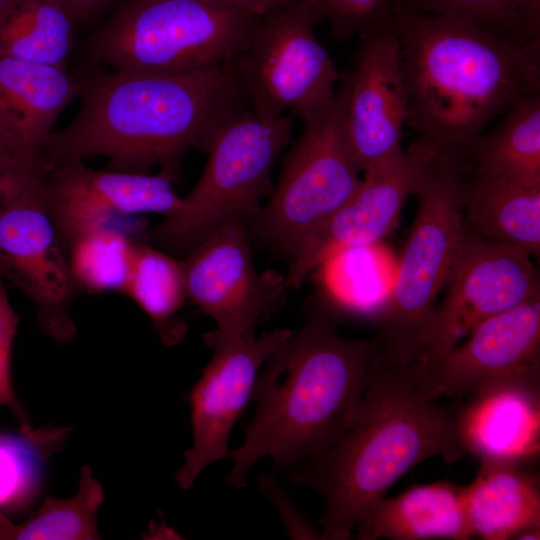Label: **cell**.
Wrapping results in <instances>:
<instances>
[{
	"instance_id": "23",
	"label": "cell",
	"mask_w": 540,
	"mask_h": 540,
	"mask_svg": "<svg viewBox=\"0 0 540 540\" xmlns=\"http://www.w3.org/2000/svg\"><path fill=\"white\" fill-rule=\"evenodd\" d=\"M466 163L473 171L540 183V93L515 101L497 124L479 134Z\"/></svg>"
},
{
	"instance_id": "24",
	"label": "cell",
	"mask_w": 540,
	"mask_h": 540,
	"mask_svg": "<svg viewBox=\"0 0 540 540\" xmlns=\"http://www.w3.org/2000/svg\"><path fill=\"white\" fill-rule=\"evenodd\" d=\"M74 27L61 0H5L0 6V56L66 70Z\"/></svg>"
},
{
	"instance_id": "4",
	"label": "cell",
	"mask_w": 540,
	"mask_h": 540,
	"mask_svg": "<svg viewBox=\"0 0 540 540\" xmlns=\"http://www.w3.org/2000/svg\"><path fill=\"white\" fill-rule=\"evenodd\" d=\"M336 320L328 309H314L265 361L244 441L229 452V485L245 486L248 470L262 457L281 469L324 452L358 418L379 338H344Z\"/></svg>"
},
{
	"instance_id": "10",
	"label": "cell",
	"mask_w": 540,
	"mask_h": 540,
	"mask_svg": "<svg viewBox=\"0 0 540 540\" xmlns=\"http://www.w3.org/2000/svg\"><path fill=\"white\" fill-rule=\"evenodd\" d=\"M0 277L28 297L47 336L61 344L75 338L70 310L80 290L44 202L39 159L0 180Z\"/></svg>"
},
{
	"instance_id": "34",
	"label": "cell",
	"mask_w": 540,
	"mask_h": 540,
	"mask_svg": "<svg viewBox=\"0 0 540 540\" xmlns=\"http://www.w3.org/2000/svg\"><path fill=\"white\" fill-rule=\"evenodd\" d=\"M254 14L261 15L265 12L294 4L300 0H233Z\"/></svg>"
},
{
	"instance_id": "5",
	"label": "cell",
	"mask_w": 540,
	"mask_h": 540,
	"mask_svg": "<svg viewBox=\"0 0 540 540\" xmlns=\"http://www.w3.org/2000/svg\"><path fill=\"white\" fill-rule=\"evenodd\" d=\"M259 15L233 0H126L86 44L91 65L176 75L223 65Z\"/></svg>"
},
{
	"instance_id": "28",
	"label": "cell",
	"mask_w": 540,
	"mask_h": 540,
	"mask_svg": "<svg viewBox=\"0 0 540 540\" xmlns=\"http://www.w3.org/2000/svg\"><path fill=\"white\" fill-rule=\"evenodd\" d=\"M133 246L124 233L110 225L90 229L72 240L66 253L79 290L90 294L123 292Z\"/></svg>"
},
{
	"instance_id": "21",
	"label": "cell",
	"mask_w": 540,
	"mask_h": 540,
	"mask_svg": "<svg viewBox=\"0 0 540 540\" xmlns=\"http://www.w3.org/2000/svg\"><path fill=\"white\" fill-rule=\"evenodd\" d=\"M465 486L466 509L473 538L516 539L523 531L540 528V478L520 464L480 460Z\"/></svg>"
},
{
	"instance_id": "25",
	"label": "cell",
	"mask_w": 540,
	"mask_h": 540,
	"mask_svg": "<svg viewBox=\"0 0 540 540\" xmlns=\"http://www.w3.org/2000/svg\"><path fill=\"white\" fill-rule=\"evenodd\" d=\"M123 293L147 314L164 344L184 337L186 327L175 318L187 299L181 260L154 245L134 243Z\"/></svg>"
},
{
	"instance_id": "2",
	"label": "cell",
	"mask_w": 540,
	"mask_h": 540,
	"mask_svg": "<svg viewBox=\"0 0 540 540\" xmlns=\"http://www.w3.org/2000/svg\"><path fill=\"white\" fill-rule=\"evenodd\" d=\"M408 94L407 125L437 155L466 163L468 149L518 99L540 93V38L519 44L466 18L394 1Z\"/></svg>"
},
{
	"instance_id": "33",
	"label": "cell",
	"mask_w": 540,
	"mask_h": 540,
	"mask_svg": "<svg viewBox=\"0 0 540 540\" xmlns=\"http://www.w3.org/2000/svg\"><path fill=\"white\" fill-rule=\"evenodd\" d=\"M74 26L100 12L113 0H61Z\"/></svg>"
},
{
	"instance_id": "16",
	"label": "cell",
	"mask_w": 540,
	"mask_h": 540,
	"mask_svg": "<svg viewBox=\"0 0 540 540\" xmlns=\"http://www.w3.org/2000/svg\"><path fill=\"white\" fill-rule=\"evenodd\" d=\"M246 223L231 220L181 260L187 298L216 323L217 330L251 339L284 291L283 280L265 278L254 267Z\"/></svg>"
},
{
	"instance_id": "31",
	"label": "cell",
	"mask_w": 540,
	"mask_h": 540,
	"mask_svg": "<svg viewBox=\"0 0 540 540\" xmlns=\"http://www.w3.org/2000/svg\"><path fill=\"white\" fill-rule=\"evenodd\" d=\"M19 316L13 309L7 291L0 281V408L7 407L20 421L22 429L30 428L26 412L20 404L12 383L11 359Z\"/></svg>"
},
{
	"instance_id": "7",
	"label": "cell",
	"mask_w": 540,
	"mask_h": 540,
	"mask_svg": "<svg viewBox=\"0 0 540 540\" xmlns=\"http://www.w3.org/2000/svg\"><path fill=\"white\" fill-rule=\"evenodd\" d=\"M466 166L436 154L413 195L417 207L410 234L392 289L374 319L380 349L398 366L415 361L460 249Z\"/></svg>"
},
{
	"instance_id": "29",
	"label": "cell",
	"mask_w": 540,
	"mask_h": 540,
	"mask_svg": "<svg viewBox=\"0 0 540 540\" xmlns=\"http://www.w3.org/2000/svg\"><path fill=\"white\" fill-rule=\"evenodd\" d=\"M425 13L466 18L484 29L513 42L526 44L521 0H396Z\"/></svg>"
},
{
	"instance_id": "37",
	"label": "cell",
	"mask_w": 540,
	"mask_h": 540,
	"mask_svg": "<svg viewBox=\"0 0 540 540\" xmlns=\"http://www.w3.org/2000/svg\"><path fill=\"white\" fill-rule=\"evenodd\" d=\"M5 0H0V6L4 3Z\"/></svg>"
},
{
	"instance_id": "3",
	"label": "cell",
	"mask_w": 540,
	"mask_h": 540,
	"mask_svg": "<svg viewBox=\"0 0 540 540\" xmlns=\"http://www.w3.org/2000/svg\"><path fill=\"white\" fill-rule=\"evenodd\" d=\"M458 405L459 398L441 404L428 396L378 345L354 424L334 445L290 473L292 483L316 490L325 501L322 538L351 539L373 503L425 459L441 456L453 462L464 456Z\"/></svg>"
},
{
	"instance_id": "1",
	"label": "cell",
	"mask_w": 540,
	"mask_h": 540,
	"mask_svg": "<svg viewBox=\"0 0 540 540\" xmlns=\"http://www.w3.org/2000/svg\"><path fill=\"white\" fill-rule=\"evenodd\" d=\"M79 98L75 118L43 141V162L104 157L105 169L147 174L158 166L174 183L188 149L206 151L218 127L247 106L225 64L176 75L95 70Z\"/></svg>"
},
{
	"instance_id": "18",
	"label": "cell",
	"mask_w": 540,
	"mask_h": 540,
	"mask_svg": "<svg viewBox=\"0 0 540 540\" xmlns=\"http://www.w3.org/2000/svg\"><path fill=\"white\" fill-rule=\"evenodd\" d=\"M85 83L86 74L75 78L56 66L0 56V146L23 162H35Z\"/></svg>"
},
{
	"instance_id": "6",
	"label": "cell",
	"mask_w": 540,
	"mask_h": 540,
	"mask_svg": "<svg viewBox=\"0 0 540 540\" xmlns=\"http://www.w3.org/2000/svg\"><path fill=\"white\" fill-rule=\"evenodd\" d=\"M293 117L260 115L245 106L216 130L198 182L180 209L148 234L165 251L189 252L231 220L249 225L271 195L272 169L293 141Z\"/></svg>"
},
{
	"instance_id": "27",
	"label": "cell",
	"mask_w": 540,
	"mask_h": 540,
	"mask_svg": "<svg viewBox=\"0 0 540 540\" xmlns=\"http://www.w3.org/2000/svg\"><path fill=\"white\" fill-rule=\"evenodd\" d=\"M67 427L0 431V511L27 508L37 496L48 458L64 443Z\"/></svg>"
},
{
	"instance_id": "17",
	"label": "cell",
	"mask_w": 540,
	"mask_h": 540,
	"mask_svg": "<svg viewBox=\"0 0 540 540\" xmlns=\"http://www.w3.org/2000/svg\"><path fill=\"white\" fill-rule=\"evenodd\" d=\"M40 162L44 202L65 250L77 236L109 225L116 216L160 213L166 217L183 203L174 182L161 173L95 170L81 160Z\"/></svg>"
},
{
	"instance_id": "32",
	"label": "cell",
	"mask_w": 540,
	"mask_h": 540,
	"mask_svg": "<svg viewBox=\"0 0 540 540\" xmlns=\"http://www.w3.org/2000/svg\"><path fill=\"white\" fill-rule=\"evenodd\" d=\"M261 492L279 512L287 534L292 539H323L321 531L312 526L295 508L280 483L270 475L258 478Z\"/></svg>"
},
{
	"instance_id": "19",
	"label": "cell",
	"mask_w": 540,
	"mask_h": 540,
	"mask_svg": "<svg viewBox=\"0 0 540 540\" xmlns=\"http://www.w3.org/2000/svg\"><path fill=\"white\" fill-rule=\"evenodd\" d=\"M468 396L459 398L457 412L465 454L517 464L538 457L540 385L509 383Z\"/></svg>"
},
{
	"instance_id": "8",
	"label": "cell",
	"mask_w": 540,
	"mask_h": 540,
	"mask_svg": "<svg viewBox=\"0 0 540 540\" xmlns=\"http://www.w3.org/2000/svg\"><path fill=\"white\" fill-rule=\"evenodd\" d=\"M288 148L278 181L249 231L290 261L362 179L345 135L339 84L332 102L304 121L303 131Z\"/></svg>"
},
{
	"instance_id": "35",
	"label": "cell",
	"mask_w": 540,
	"mask_h": 540,
	"mask_svg": "<svg viewBox=\"0 0 540 540\" xmlns=\"http://www.w3.org/2000/svg\"><path fill=\"white\" fill-rule=\"evenodd\" d=\"M25 164H31V163H26L19 160L18 158H16L15 156H13L12 154L7 152L0 146V165H25Z\"/></svg>"
},
{
	"instance_id": "15",
	"label": "cell",
	"mask_w": 540,
	"mask_h": 540,
	"mask_svg": "<svg viewBox=\"0 0 540 540\" xmlns=\"http://www.w3.org/2000/svg\"><path fill=\"white\" fill-rule=\"evenodd\" d=\"M339 85L345 135L362 173L399 156L409 105L393 24L359 36Z\"/></svg>"
},
{
	"instance_id": "12",
	"label": "cell",
	"mask_w": 540,
	"mask_h": 540,
	"mask_svg": "<svg viewBox=\"0 0 540 540\" xmlns=\"http://www.w3.org/2000/svg\"><path fill=\"white\" fill-rule=\"evenodd\" d=\"M404 367L434 399L509 383L540 385V295L483 321L442 357Z\"/></svg>"
},
{
	"instance_id": "36",
	"label": "cell",
	"mask_w": 540,
	"mask_h": 540,
	"mask_svg": "<svg viewBox=\"0 0 540 540\" xmlns=\"http://www.w3.org/2000/svg\"><path fill=\"white\" fill-rule=\"evenodd\" d=\"M25 165H28V164H25ZM19 166H23V165H0V180L2 176L4 175V173L9 171L10 169H13Z\"/></svg>"
},
{
	"instance_id": "26",
	"label": "cell",
	"mask_w": 540,
	"mask_h": 540,
	"mask_svg": "<svg viewBox=\"0 0 540 540\" xmlns=\"http://www.w3.org/2000/svg\"><path fill=\"white\" fill-rule=\"evenodd\" d=\"M103 500V487L91 468L83 465L79 488L73 496H47L41 506L19 524L0 511V540L101 539L97 512Z\"/></svg>"
},
{
	"instance_id": "20",
	"label": "cell",
	"mask_w": 540,
	"mask_h": 540,
	"mask_svg": "<svg viewBox=\"0 0 540 540\" xmlns=\"http://www.w3.org/2000/svg\"><path fill=\"white\" fill-rule=\"evenodd\" d=\"M355 529L361 540L473 538L465 486L450 481L415 485L394 497H381L367 510Z\"/></svg>"
},
{
	"instance_id": "14",
	"label": "cell",
	"mask_w": 540,
	"mask_h": 540,
	"mask_svg": "<svg viewBox=\"0 0 540 540\" xmlns=\"http://www.w3.org/2000/svg\"><path fill=\"white\" fill-rule=\"evenodd\" d=\"M436 151L417 138L396 158L364 171L353 195L299 247L289 261L284 290L300 286L337 253L370 247L397 224Z\"/></svg>"
},
{
	"instance_id": "9",
	"label": "cell",
	"mask_w": 540,
	"mask_h": 540,
	"mask_svg": "<svg viewBox=\"0 0 540 540\" xmlns=\"http://www.w3.org/2000/svg\"><path fill=\"white\" fill-rule=\"evenodd\" d=\"M319 20L311 0L259 15L246 45L224 63L251 110L304 122L332 102L343 73L316 36Z\"/></svg>"
},
{
	"instance_id": "11",
	"label": "cell",
	"mask_w": 540,
	"mask_h": 540,
	"mask_svg": "<svg viewBox=\"0 0 540 540\" xmlns=\"http://www.w3.org/2000/svg\"><path fill=\"white\" fill-rule=\"evenodd\" d=\"M533 258L518 247L479 237L466 226L444 297L421 337L415 361L442 357L483 321L539 296Z\"/></svg>"
},
{
	"instance_id": "13",
	"label": "cell",
	"mask_w": 540,
	"mask_h": 540,
	"mask_svg": "<svg viewBox=\"0 0 540 540\" xmlns=\"http://www.w3.org/2000/svg\"><path fill=\"white\" fill-rule=\"evenodd\" d=\"M291 333L277 328L237 339L216 329L204 335L212 356L189 393L193 443L174 476L180 488L191 489L203 469L229 456V436L252 398L260 367Z\"/></svg>"
},
{
	"instance_id": "30",
	"label": "cell",
	"mask_w": 540,
	"mask_h": 540,
	"mask_svg": "<svg viewBox=\"0 0 540 540\" xmlns=\"http://www.w3.org/2000/svg\"><path fill=\"white\" fill-rule=\"evenodd\" d=\"M394 1L311 0L321 20L328 22L332 38L338 41L390 26Z\"/></svg>"
},
{
	"instance_id": "22",
	"label": "cell",
	"mask_w": 540,
	"mask_h": 540,
	"mask_svg": "<svg viewBox=\"0 0 540 540\" xmlns=\"http://www.w3.org/2000/svg\"><path fill=\"white\" fill-rule=\"evenodd\" d=\"M465 224L487 240L540 253V183L467 169L462 192Z\"/></svg>"
}]
</instances>
